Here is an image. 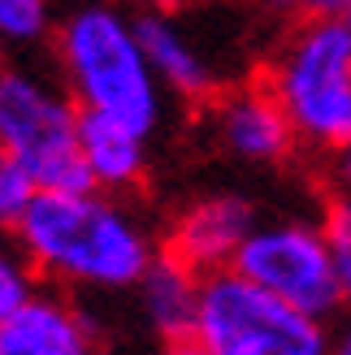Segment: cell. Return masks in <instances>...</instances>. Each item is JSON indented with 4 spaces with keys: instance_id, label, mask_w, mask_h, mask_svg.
<instances>
[{
    "instance_id": "cell-1",
    "label": "cell",
    "mask_w": 351,
    "mask_h": 355,
    "mask_svg": "<svg viewBox=\"0 0 351 355\" xmlns=\"http://www.w3.org/2000/svg\"><path fill=\"white\" fill-rule=\"evenodd\" d=\"M44 286L69 295H135L165 252L156 225L135 195L100 187L35 191L13 225Z\"/></svg>"
},
{
    "instance_id": "cell-2",
    "label": "cell",
    "mask_w": 351,
    "mask_h": 355,
    "mask_svg": "<svg viewBox=\"0 0 351 355\" xmlns=\"http://www.w3.org/2000/svg\"><path fill=\"white\" fill-rule=\"evenodd\" d=\"M48 61L83 113L121 121L156 139L169 121V92L139 40L135 13L117 0H78L57 17Z\"/></svg>"
},
{
    "instance_id": "cell-3",
    "label": "cell",
    "mask_w": 351,
    "mask_h": 355,
    "mask_svg": "<svg viewBox=\"0 0 351 355\" xmlns=\"http://www.w3.org/2000/svg\"><path fill=\"white\" fill-rule=\"evenodd\" d=\"M256 78L282 104L308 156H334L351 144V26L343 17L286 22L265 48Z\"/></svg>"
},
{
    "instance_id": "cell-4",
    "label": "cell",
    "mask_w": 351,
    "mask_h": 355,
    "mask_svg": "<svg viewBox=\"0 0 351 355\" xmlns=\"http://www.w3.org/2000/svg\"><path fill=\"white\" fill-rule=\"evenodd\" d=\"M83 109L52 61L0 52V148L35 191L92 187L78 156Z\"/></svg>"
},
{
    "instance_id": "cell-5",
    "label": "cell",
    "mask_w": 351,
    "mask_h": 355,
    "mask_svg": "<svg viewBox=\"0 0 351 355\" xmlns=\"http://www.w3.org/2000/svg\"><path fill=\"white\" fill-rule=\"evenodd\" d=\"M213 355H334V321L308 316L234 269L204 273L191 334Z\"/></svg>"
},
{
    "instance_id": "cell-6",
    "label": "cell",
    "mask_w": 351,
    "mask_h": 355,
    "mask_svg": "<svg viewBox=\"0 0 351 355\" xmlns=\"http://www.w3.org/2000/svg\"><path fill=\"white\" fill-rule=\"evenodd\" d=\"M234 273L321 321H334L343 312L339 273L321 217H260L248 243L239 247Z\"/></svg>"
},
{
    "instance_id": "cell-7",
    "label": "cell",
    "mask_w": 351,
    "mask_h": 355,
    "mask_svg": "<svg viewBox=\"0 0 351 355\" xmlns=\"http://www.w3.org/2000/svg\"><path fill=\"white\" fill-rule=\"evenodd\" d=\"M196 126L217 156L248 169H286L304 152L282 104L269 96V87L256 74L221 87L213 100L196 104Z\"/></svg>"
},
{
    "instance_id": "cell-8",
    "label": "cell",
    "mask_w": 351,
    "mask_h": 355,
    "mask_svg": "<svg viewBox=\"0 0 351 355\" xmlns=\"http://www.w3.org/2000/svg\"><path fill=\"white\" fill-rule=\"evenodd\" d=\"M135 26H139V40H144V52L161 87L173 100L191 104V109L243 78L234 74V65L225 57L208 52L204 31L196 26V17H187V9H169L152 0V5L135 9Z\"/></svg>"
},
{
    "instance_id": "cell-9",
    "label": "cell",
    "mask_w": 351,
    "mask_h": 355,
    "mask_svg": "<svg viewBox=\"0 0 351 355\" xmlns=\"http://www.w3.org/2000/svg\"><path fill=\"white\" fill-rule=\"evenodd\" d=\"M265 217L260 204L243 191H204L191 195L161 221V247L200 273L234 269L239 247L248 243L256 221Z\"/></svg>"
},
{
    "instance_id": "cell-10",
    "label": "cell",
    "mask_w": 351,
    "mask_h": 355,
    "mask_svg": "<svg viewBox=\"0 0 351 355\" xmlns=\"http://www.w3.org/2000/svg\"><path fill=\"white\" fill-rule=\"evenodd\" d=\"M104 334L83 295L44 286L0 321V355H100Z\"/></svg>"
},
{
    "instance_id": "cell-11",
    "label": "cell",
    "mask_w": 351,
    "mask_h": 355,
    "mask_svg": "<svg viewBox=\"0 0 351 355\" xmlns=\"http://www.w3.org/2000/svg\"><path fill=\"white\" fill-rule=\"evenodd\" d=\"M78 156H83L87 182L113 195H139L152 178V139L109 117L83 113Z\"/></svg>"
},
{
    "instance_id": "cell-12",
    "label": "cell",
    "mask_w": 351,
    "mask_h": 355,
    "mask_svg": "<svg viewBox=\"0 0 351 355\" xmlns=\"http://www.w3.org/2000/svg\"><path fill=\"white\" fill-rule=\"evenodd\" d=\"M200 295H204V273L182 264L178 256L161 252L144 273V282L135 286V304L144 325L156 334V343H178L196 334Z\"/></svg>"
},
{
    "instance_id": "cell-13",
    "label": "cell",
    "mask_w": 351,
    "mask_h": 355,
    "mask_svg": "<svg viewBox=\"0 0 351 355\" xmlns=\"http://www.w3.org/2000/svg\"><path fill=\"white\" fill-rule=\"evenodd\" d=\"M52 31H57L52 0H0V52L31 57V52L48 48Z\"/></svg>"
},
{
    "instance_id": "cell-14",
    "label": "cell",
    "mask_w": 351,
    "mask_h": 355,
    "mask_svg": "<svg viewBox=\"0 0 351 355\" xmlns=\"http://www.w3.org/2000/svg\"><path fill=\"white\" fill-rule=\"evenodd\" d=\"M44 291V277L26 256V247L17 243L13 230H0V321L13 316L31 295Z\"/></svg>"
},
{
    "instance_id": "cell-15",
    "label": "cell",
    "mask_w": 351,
    "mask_h": 355,
    "mask_svg": "<svg viewBox=\"0 0 351 355\" xmlns=\"http://www.w3.org/2000/svg\"><path fill=\"white\" fill-rule=\"evenodd\" d=\"M321 225H325V239H329V256H334L343 312H351V200L329 195L325 212H321Z\"/></svg>"
},
{
    "instance_id": "cell-16",
    "label": "cell",
    "mask_w": 351,
    "mask_h": 355,
    "mask_svg": "<svg viewBox=\"0 0 351 355\" xmlns=\"http://www.w3.org/2000/svg\"><path fill=\"white\" fill-rule=\"evenodd\" d=\"M31 195H35V187L22 178V169L9 161V152L0 148V230L17 225V217H22V208H26Z\"/></svg>"
},
{
    "instance_id": "cell-17",
    "label": "cell",
    "mask_w": 351,
    "mask_h": 355,
    "mask_svg": "<svg viewBox=\"0 0 351 355\" xmlns=\"http://www.w3.org/2000/svg\"><path fill=\"white\" fill-rule=\"evenodd\" d=\"M347 0H256L260 13L277 22H300V17H339Z\"/></svg>"
},
{
    "instance_id": "cell-18",
    "label": "cell",
    "mask_w": 351,
    "mask_h": 355,
    "mask_svg": "<svg viewBox=\"0 0 351 355\" xmlns=\"http://www.w3.org/2000/svg\"><path fill=\"white\" fill-rule=\"evenodd\" d=\"M329 195L351 200V144L329 156Z\"/></svg>"
},
{
    "instance_id": "cell-19",
    "label": "cell",
    "mask_w": 351,
    "mask_h": 355,
    "mask_svg": "<svg viewBox=\"0 0 351 355\" xmlns=\"http://www.w3.org/2000/svg\"><path fill=\"white\" fill-rule=\"evenodd\" d=\"M156 355H213V351H204L196 338H178V343H161Z\"/></svg>"
},
{
    "instance_id": "cell-20",
    "label": "cell",
    "mask_w": 351,
    "mask_h": 355,
    "mask_svg": "<svg viewBox=\"0 0 351 355\" xmlns=\"http://www.w3.org/2000/svg\"><path fill=\"white\" fill-rule=\"evenodd\" d=\"M156 5H169V9H225L234 0H156Z\"/></svg>"
},
{
    "instance_id": "cell-21",
    "label": "cell",
    "mask_w": 351,
    "mask_h": 355,
    "mask_svg": "<svg viewBox=\"0 0 351 355\" xmlns=\"http://www.w3.org/2000/svg\"><path fill=\"white\" fill-rule=\"evenodd\" d=\"M334 355H351V316L334 329Z\"/></svg>"
},
{
    "instance_id": "cell-22",
    "label": "cell",
    "mask_w": 351,
    "mask_h": 355,
    "mask_svg": "<svg viewBox=\"0 0 351 355\" xmlns=\"http://www.w3.org/2000/svg\"><path fill=\"white\" fill-rule=\"evenodd\" d=\"M339 17H343V22L351 26V0H347V5H343V13H339Z\"/></svg>"
}]
</instances>
